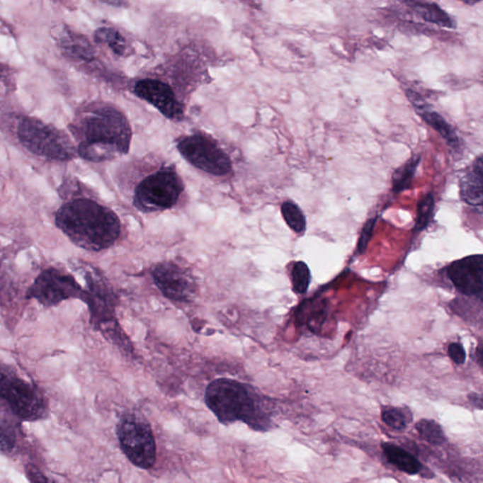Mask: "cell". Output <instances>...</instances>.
<instances>
[{"label": "cell", "mask_w": 483, "mask_h": 483, "mask_svg": "<svg viewBox=\"0 0 483 483\" xmlns=\"http://www.w3.org/2000/svg\"><path fill=\"white\" fill-rule=\"evenodd\" d=\"M116 183L143 214L172 209L186 190L175 164L154 153L122 164L116 172Z\"/></svg>", "instance_id": "obj_1"}, {"label": "cell", "mask_w": 483, "mask_h": 483, "mask_svg": "<svg viewBox=\"0 0 483 483\" xmlns=\"http://www.w3.org/2000/svg\"><path fill=\"white\" fill-rule=\"evenodd\" d=\"M79 157L103 163L130 152L132 130L129 119L115 105L99 103L84 113L76 126Z\"/></svg>", "instance_id": "obj_2"}, {"label": "cell", "mask_w": 483, "mask_h": 483, "mask_svg": "<svg viewBox=\"0 0 483 483\" xmlns=\"http://www.w3.org/2000/svg\"><path fill=\"white\" fill-rule=\"evenodd\" d=\"M56 226L74 244L99 252L116 243L121 234L118 215L90 198H76L57 211Z\"/></svg>", "instance_id": "obj_3"}, {"label": "cell", "mask_w": 483, "mask_h": 483, "mask_svg": "<svg viewBox=\"0 0 483 483\" xmlns=\"http://www.w3.org/2000/svg\"><path fill=\"white\" fill-rule=\"evenodd\" d=\"M205 402L221 424L243 422L256 431L271 428L268 403L246 383L226 377L215 380L206 389Z\"/></svg>", "instance_id": "obj_4"}, {"label": "cell", "mask_w": 483, "mask_h": 483, "mask_svg": "<svg viewBox=\"0 0 483 483\" xmlns=\"http://www.w3.org/2000/svg\"><path fill=\"white\" fill-rule=\"evenodd\" d=\"M116 436L125 456L136 467L150 470L157 459V445L149 423L135 413L124 414Z\"/></svg>", "instance_id": "obj_5"}, {"label": "cell", "mask_w": 483, "mask_h": 483, "mask_svg": "<svg viewBox=\"0 0 483 483\" xmlns=\"http://www.w3.org/2000/svg\"><path fill=\"white\" fill-rule=\"evenodd\" d=\"M177 149L190 164L215 177L228 176L234 169L231 156L212 136L203 132L181 136Z\"/></svg>", "instance_id": "obj_6"}, {"label": "cell", "mask_w": 483, "mask_h": 483, "mask_svg": "<svg viewBox=\"0 0 483 483\" xmlns=\"http://www.w3.org/2000/svg\"><path fill=\"white\" fill-rule=\"evenodd\" d=\"M17 135L25 149L40 157L67 161L75 155V147L68 136L39 119H22Z\"/></svg>", "instance_id": "obj_7"}, {"label": "cell", "mask_w": 483, "mask_h": 483, "mask_svg": "<svg viewBox=\"0 0 483 483\" xmlns=\"http://www.w3.org/2000/svg\"><path fill=\"white\" fill-rule=\"evenodd\" d=\"M0 402L16 417L25 421L41 419L45 402L38 390L8 366L0 365Z\"/></svg>", "instance_id": "obj_8"}, {"label": "cell", "mask_w": 483, "mask_h": 483, "mask_svg": "<svg viewBox=\"0 0 483 483\" xmlns=\"http://www.w3.org/2000/svg\"><path fill=\"white\" fill-rule=\"evenodd\" d=\"M84 289L72 275L61 269H45L33 281L28 297L35 300L44 307H55L70 298L84 297Z\"/></svg>", "instance_id": "obj_9"}, {"label": "cell", "mask_w": 483, "mask_h": 483, "mask_svg": "<svg viewBox=\"0 0 483 483\" xmlns=\"http://www.w3.org/2000/svg\"><path fill=\"white\" fill-rule=\"evenodd\" d=\"M152 277L156 287L169 300L187 303L194 300L198 286L190 270L173 261H163L153 267Z\"/></svg>", "instance_id": "obj_10"}, {"label": "cell", "mask_w": 483, "mask_h": 483, "mask_svg": "<svg viewBox=\"0 0 483 483\" xmlns=\"http://www.w3.org/2000/svg\"><path fill=\"white\" fill-rule=\"evenodd\" d=\"M132 92L157 109L167 119L183 120L186 104L169 87L149 74L133 81Z\"/></svg>", "instance_id": "obj_11"}, {"label": "cell", "mask_w": 483, "mask_h": 483, "mask_svg": "<svg viewBox=\"0 0 483 483\" xmlns=\"http://www.w3.org/2000/svg\"><path fill=\"white\" fill-rule=\"evenodd\" d=\"M87 289L84 290L82 300L89 307L91 319L96 326L115 320V297L113 290L103 278L96 273L86 272L84 275Z\"/></svg>", "instance_id": "obj_12"}, {"label": "cell", "mask_w": 483, "mask_h": 483, "mask_svg": "<svg viewBox=\"0 0 483 483\" xmlns=\"http://www.w3.org/2000/svg\"><path fill=\"white\" fill-rule=\"evenodd\" d=\"M448 278L459 292L470 297H482V255H473L454 261L448 269Z\"/></svg>", "instance_id": "obj_13"}, {"label": "cell", "mask_w": 483, "mask_h": 483, "mask_svg": "<svg viewBox=\"0 0 483 483\" xmlns=\"http://www.w3.org/2000/svg\"><path fill=\"white\" fill-rule=\"evenodd\" d=\"M406 96L413 105L417 115L420 116L428 125L436 130L451 149L459 152L461 149V141L455 130L450 126V123L438 112L434 110L430 104L426 102L425 99L416 93V91L406 90Z\"/></svg>", "instance_id": "obj_14"}, {"label": "cell", "mask_w": 483, "mask_h": 483, "mask_svg": "<svg viewBox=\"0 0 483 483\" xmlns=\"http://www.w3.org/2000/svg\"><path fill=\"white\" fill-rule=\"evenodd\" d=\"M482 156L479 155L464 177L460 180V195L465 203L471 206L482 205Z\"/></svg>", "instance_id": "obj_15"}, {"label": "cell", "mask_w": 483, "mask_h": 483, "mask_svg": "<svg viewBox=\"0 0 483 483\" xmlns=\"http://www.w3.org/2000/svg\"><path fill=\"white\" fill-rule=\"evenodd\" d=\"M382 450L385 458L393 467L409 475H417L421 473L423 465L409 451L392 443L382 444Z\"/></svg>", "instance_id": "obj_16"}, {"label": "cell", "mask_w": 483, "mask_h": 483, "mask_svg": "<svg viewBox=\"0 0 483 483\" xmlns=\"http://www.w3.org/2000/svg\"><path fill=\"white\" fill-rule=\"evenodd\" d=\"M405 3L410 6L414 13L426 22L433 23L439 27L450 28V30L456 28L455 20L436 3L422 1H407Z\"/></svg>", "instance_id": "obj_17"}, {"label": "cell", "mask_w": 483, "mask_h": 483, "mask_svg": "<svg viewBox=\"0 0 483 483\" xmlns=\"http://www.w3.org/2000/svg\"><path fill=\"white\" fill-rule=\"evenodd\" d=\"M420 161L421 155H414L394 172L392 176V191L399 194L411 188Z\"/></svg>", "instance_id": "obj_18"}, {"label": "cell", "mask_w": 483, "mask_h": 483, "mask_svg": "<svg viewBox=\"0 0 483 483\" xmlns=\"http://www.w3.org/2000/svg\"><path fill=\"white\" fill-rule=\"evenodd\" d=\"M95 40L99 44L107 45L113 52L119 56H125L127 44L125 37L113 28H101L95 33Z\"/></svg>", "instance_id": "obj_19"}, {"label": "cell", "mask_w": 483, "mask_h": 483, "mask_svg": "<svg viewBox=\"0 0 483 483\" xmlns=\"http://www.w3.org/2000/svg\"><path fill=\"white\" fill-rule=\"evenodd\" d=\"M416 428L420 437L428 444L440 445L447 441V436L441 426L433 419L419 420L416 423Z\"/></svg>", "instance_id": "obj_20"}, {"label": "cell", "mask_w": 483, "mask_h": 483, "mask_svg": "<svg viewBox=\"0 0 483 483\" xmlns=\"http://www.w3.org/2000/svg\"><path fill=\"white\" fill-rule=\"evenodd\" d=\"M408 411L406 409L386 406L382 410V420L393 430L403 431L411 419V414H408Z\"/></svg>", "instance_id": "obj_21"}, {"label": "cell", "mask_w": 483, "mask_h": 483, "mask_svg": "<svg viewBox=\"0 0 483 483\" xmlns=\"http://www.w3.org/2000/svg\"><path fill=\"white\" fill-rule=\"evenodd\" d=\"M281 214L287 225L297 234H302L306 229V220L297 204L285 201L281 205Z\"/></svg>", "instance_id": "obj_22"}, {"label": "cell", "mask_w": 483, "mask_h": 483, "mask_svg": "<svg viewBox=\"0 0 483 483\" xmlns=\"http://www.w3.org/2000/svg\"><path fill=\"white\" fill-rule=\"evenodd\" d=\"M59 44L70 55L79 59H90L92 57V50L90 45L84 42V40L75 38L70 34L62 36L59 39Z\"/></svg>", "instance_id": "obj_23"}, {"label": "cell", "mask_w": 483, "mask_h": 483, "mask_svg": "<svg viewBox=\"0 0 483 483\" xmlns=\"http://www.w3.org/2000/svg\"><path fill=\"white\" fill-rule=\"evenodd\" d=\"M434 204H436V201H434L433 193H428L420 200L419 206H417V217L416 227H414L416 232L423 231L430 224L434 211Z\"/></svg>", "instance_id": "obj_24"}, {"label": "cell", "mask_w": 483, "mask_h": 483, "mask_svg": "<svg viewBox=\"0 0 483 483\" xmlns=\"http://www.w3.org/2000/svg\"><path fill=\"white\" fill-rule=\"evenodd\" d=\"M311 273L308 266L303 261H297L292 269V289L297 294H305L308 291Z\"/></svg>", "instance_id": "obj_25"}, {"label": "cell", "mask_w": 483, "mask_h": 483, "mask_svg": "<svg viewBox=\"0 0 483 483\" xmlns=\"http://www.w3.org/2000/svg\"><path fill=\"white\" fill-rule=\"evenodd\" d=\"M16 437L13 428L5 420L0 419V453H11L16 445Z\"/></svg>", "instance_id": "obj_26"}, {"label": "cell", "mask_w": 483, "mask_h": 483, "mask_svg": "<svg viewBox=\"0 0 483 483\" xmlns=\"http://www.w3.org/2000/svg\"><path fill=\"white\" fill-rule=\"evenodd\" d=\"M377 218H372L368 220V223L363 227L362 235H360L359 244H358V252H365L366 247H368V242L370 240L372 232H373L375 224H376Z\"/></svg>", "instance_id": "obj_27"}, {"label": "cell", "mask_w": 483, "mask_h": 483, "mask_svg": "<svg viewBox=\"0 0 483 483\" xmlns=\"http://www.w3.org/2000/svg\"><path fill=\"white\" fill-rule=\"evenodd\" d=\"M448 356L457 365H462L467 359V354H465L464 346L460 343H450L448 349Z\"/></svg>", "instance_id": "obj_28"}, {"label": "cell", "mask_w": 483, "mask_h": 483, "mask_svg": "<svg viewBox=\"0 0 483 483\" xmlns=\"http://www.w3.org/2000/svg\"><path fill=\"white\" fill-rule=\"evenodd\" d=\"M25 476H27V479L30 483H53L48 479L47 477L42 471H40L38 468L33 467V465L25 468Z\"/></svg>", "instance_id": "obj_29"}, {"label": "cell", "mask_w": 483, "mask_h": 483, "mask_svg": "<svg viewBox=\"0 0 483 483\" xmlns=\"http://www.w3.org/2000/svg\"><path fill=\"white\" fill-rule=\"evenodd\" d=\"M470 402L472 403L474 406H475L476 408L479 409V410H482V399L481 394H470Z\"/></svg>", "instance_id": "obj_30"}, {"label": "cell", "mask_w": 483, "mask_h": 483, "mask_svg": "<svg viewBox=\"0 0 483 483\" xmlns=\"http://www.w3.org/2000/svg\"><path fill=\"white\" fill-rule=\"evenodd\" d=\"M105 4L107 5H115V6H125L126 5V2H122V1H103Z\"/></svg>", "instance_id": "obj_31"}, {"label": "cell", "mask_w": 483, "mask_h": 483, "mask_svg": "<svg viewBox=\"0 0 483 483\" xmlns=\"http://www.w3.org/2000/svg\"><path fill=\"white\" fill-rule=\"evenodd\" d=\"M477 2H478V1H472V2H471V1H465L464 3H465V4H467V5H474V4H476Z\"/></svg>", "instance_id": "obj_32"}]
</instances>
